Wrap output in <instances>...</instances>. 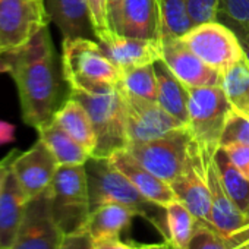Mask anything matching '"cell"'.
I'll list each match as a JSON object with an SVG mask.
<instances>
[{
  "label": "cell",
  "instance_id": "cell-1",
  "mask_svg": "<svg viewBox=\"0 0 249 249\" xmlns=\"http://www.w3.org/2000/svg\"><path fill=\"white\" fill-rule=\"evenodd\" d=\"M0 73H9L19 97L22 120L40 129L50 123L60 104V71L49 25L28 43L0 54Z\"/></svg>",
  "mask_w": 249,
  "mask_h": 249
},
{
  "label": "cell",
  "instance_id": "cell-2",
  "mask_svg": "<svg viewBox=\"0 0 249 249\" xmlns=\"http://www.w3.org/2000/svg\"><path fill=\"white\" fill-rule=\"evenodd\" d=\"M91 211L106 204H120L132 208L138 215L153 223L169 242L166 210L151 201L120 173L108 159L89 157L85 163Z\"/></svg>",
  "mask_w": 249,
  "mask_h": 249
},
{
  "label": "cell",
  "instance_id": "cell-3",
  "mask_svg": "<svg viewBox=\"0 0 249 249\" xmlns=\"http://www.w3.org/2000/svg\"><path fill=\"white\" fill-rule=\"evenodd\" d=\"M62 75L71 91L95 94L117 87L122 72L91 38H63Z\"/></svg>",
  "mask_w": 249,
  "mask_h": 249
},
{
  "label": "cell",
  "instance_id": "cell-4",
  "mask_svg": "<svg viewBox=\"0 0 249 249\" xmlns=\"http://www.w3.org/2000/svg\"><path fill=\"white\" fill-rule=\"evenodd\" d=\"M69 97L78 100L85 107L92 122L97 148L91 157L108 159L116 151L129 145L126 104L119 85L95 94L71 91Z\"/></svg>",
  "mask_w": 249,
  "mask_h": 249
},
{
  "label": "cell",
  "instance_id": "cell-5",
  "mask_svg": "<svg viewBox=\"0 0 249 249\" xmlns=\"http://www.w3.org/2000/svg\"><path fill=\"white\" fill-rule=\"evenodd\" d=\"M188 128L199 148L204 164H207L220 148L221 135L233 106L220 85L188 88Z\"/></svg>",
  "mask_w": 249,
  "mask_h": 249
},
{
  "label": "cell",
  "instance_id": "cell-6",
  "mask_svg": "<svg viewBox=\"0 0 249 249\" xmlns=\"http://www.w3.org/2000/svg\"><path fill=\"white\" fill-rule=\"evenodd\" d=\"M47 195L52 215L63 234L87 230L91 207L85 164L59 166Z\"/></svg>",
  "mask_w": 249,
  "mask_h": 249
},
{
  "label": "cell",
  "instance_id": "cell-7",
  "mask_svg": "<svg viewBox=\"0 0 249 249\" xmlns=\"http://www.w3.org/2000/svg\"><path fill=\"white\" fill-rule=\"evenodd\" d=\"M126 150L144 167L167 183L178 179L195 160L202 159L188 126L150 142L129 144Z\"/></svg>",
  "mask_w": 249,
  "mask_h": 249
},
{
  "label": "cell",
  "instance_id": "cell-8",
  "mask_svg": "<svg viewBox=\"0 0 249 249\" xmlns=\"http://www.w3.org/2000/svg\"><path fill=\"white\" fill-rule=\"evenodd\" d=\"M182 41L201 60L220 73L245 57L243 47L236 34L218 21L195 25L182 37Z\"/></svg>",
  "mask_w": 249,
  "mask_h": 249
},
{
  "label": "cell",
  "instance_id": "cell-9",
  "mask_svg": "<svg viewBox=\"0 0 249 249\" xmlns=\"http://www.w3.org/2000/svg\"><path fill=\"white\" fill-rule=\"evenodd\" d=\"M49 24L44 0H0V47L3 52L28 43Z\"/></svg>",
  "mask_w": 249,
  "mask_h": 249
},
{
  "label": "cell",
  "instance_id": "cell-10",
  "mask_svg": "<svg viewBox=\"0 0 249 249\" xmlns=\"http://www.w3.org/2000/svg\"><path fill=\"white\" fill-rule=\"evenodd\" d=\"M120 87V85H119ZM122 89V88H120ZM126 104L129 144L150 142L188 124L169 114L157 101H150L122 89Z\"/></svg>",
  "mask_w": 249,
  "mask_h": 249
},
{
  "label": "cell",
  "instance_id": "cell-11",
  "mask_svg": "<svg viewBox=\"0 0 249 249\" xmlns=\"http://www.w3.org/2000/svg\"><path fill=\"white\" fill-rule=\"evenodd\" d=\"M63 233L56 224L47 191L27 202L22 224L9 249H59Z\"/></svg>",
  "mask_w": 249,
  "mask_h": 249
},
{
  "label": "cell",
  "instance_id": "cell-12",
  "mask_svg": "<svg viewBox=\"0 0 249 249\" xmlns=\"http://www.w3.org/2000/svg\"><path fill=\"white\" fill-rule=\"evenodd\" d=\"M57 169L59 163L56 157L38 138L30 150L17 154L11 170L30 201L49 189Z\"/></svg>",
  "mask_w": 249,
  "mask_h": 249
},
{
  "label": "cell",
  "instance_id": "cell-13",
  "mask_svg": "<svg viewBox=\"0 0 249 249\" xmlns=\"http://www.w3.org/2000/svg\"><path fill=\"white\" fill-rule=\"evenodd\" d=\"M161 60L188 88L220 85L221 73L201 60L182 38H163Z\"/></svg>",
  "mask_w": 249,
  "mask_h": 249
},
{
  "label": "cell",
  "instance_id": "cell-14",
  "mask_svg": "<svg viewBox=\"0 0 249 249\" xmlns=\"http://www.w3.org/2000/svg\"><path fill=\"white\" fill-rule=\"evenodd\" d=\"M97 43L120 72L151 65L161 59L160 40H144L110 34L106 38L97 40Z\"/></svg>",
  "mask_w": 249,
  "mask_h": 249
},
{
  "label": "cell",
  "instance_id": "cell-15",
  "mask_svg": "<svg viewBox=\"0 0 249 249\" xmlns=\"http://www.w3.org/2000/svg\"><path fill=\"white\" fill-rule=\"evenodd\" d=\"M108 160L148 201L160 207H166L176 199L170 183L164 182L144 167L126 148L116 151L111 157H108Z\"/></svg>",
  "mask_w": 249,
  "mask_h": 249
},
{
  "label": "cell",
  "instance_id": "cell-16",
  "mask_svg": "<svg viewBox=\"0 0 249 249\" xmlns=\"http://www.w3.org/2000/svg\"><path fill=\"white\" fill-rule=\"evenodd\" d=\"M176 199L180 201L196 220L211 224V194L202 159L195 160L178 179L170 183Z\"/></svg>",
  "mask_w": 249,
  "mask_h": 249
},
{
  "label": "cell",
  "instance_id": "cell-17",
  "mask_svg": "<svg viewBox=\"0 0 249 249\" xmlns=\"http://www.w3.org/2000/svg\"><path fill=\"white\" fill-rule=\"evenodd\" d=\"M120 36L161 40L160 0H123Z\"/></svg>",
  "mask_w": 249,
  "mask_h": 249
},
{
  "label": "cell",
  "instance_id": "cell-18",
  "mask_svg": "<svg viewBox=\"0 0 249 249\" xmlns=\"http://www.w3.org/2000/svg\"><path fill=\"white\" fill-rule=\"evenodd\" d=\"M205 176L211 194V226L221 236L229 237L231 233L246 224V217L226 192L214 159L205 164Z\"/></svg>",
  "mask_w": 249,
  "mask_h": 249
},
{
  "label": "cell",
  "instance_id": "cell-19",
  "mask_svg": "<svg viewBox=\"0 0 249 249\" xmlns=\"http://www.w3.org/2000/svg\"><path fill=\"white\" fill-rule=\"evenodd\" d=\"M44 6L63 38L95 37L87 0H44Z\"/></svg>",
  "mask_w": 249,
  "mask_h": 249
},
{
  "label": "cell",
  "instance_id": "cell-20",
  "mask_svg": "<svg viewBox=\"0 0 249 249\" xmlns=\"http://www.w3.org/2000/svg\"><path fill=\"white\" fill-rule=\"evenodd\" d=\"M27 202L28 199L11 170L0 194V249H9L14 245L24 220Z\"/></svg>",
  "mask_w": 249,
  "mask_h": 249
},
{
  "label": "cell",
  "instance_id": "cell-21",
  "mask_svg": "<svg viewBox=\"0 0 249 249\" xmlns=\"http://www.w3.org/2000/svg\"><path fill=\"white\" fill-rule=\"evenodd\" d=\"M53 122L81 144L91 156L97 148V135L85 107L75 98L68 97L54 113Z\"/></svg>",
  "mask_w": 249,
  "mask_h": 249
},
{
  "label": "cell",
  "instance_id": "cell-22",
  "mask_svg": "<svg viewBox=\"0 0 249 249\" xmlns=\"http://www.w3.org/2000/svg\"><path fill=\"white\" fill-rule=\"evenodd\" d=\"M157 73V103L163 107L169 114L176 117L178 120L188 124V100L189 91L188 87L183 85L166 66V63L160 59L154 63Z\"/></svg>",
  "mask_w": 249,
  "mask_h": 249
},
{
  "label": "cell",
  "instance_id": "cell-23",
  "mask_svg": "<svg viewBox=\"0 0 249 249\" xmlns=\"http://www.w3.org/2000/svg\"><path fill=\"white\" fill-rule=\"evenodd\" d=\"M137 215L138 214L129 207L120 204H106L91 211L87 230L95 242L117 239Z\"/></svg>",
  "mask_w": 249,
  "mask_h": 249
},
{
  "label": "cell",
  "instance_id": "cell-24",
  "mask_svg": "<svg viewBox=\"0 0 249 249\" xmlns=\"http://www.w3.org/2000/svg\"><path fill=\"white\" fill-rule=\"evenodd\" d=\"M37 132L38 138L56 157L59 166H82L91 157V154L81 144L68 135L53 120L37 129Z\"/></svg>",
  "mask_w": 249,
  "mask_h": 249
},
{
  "label": "cell",
  "instance_id": "cell-25",
  "mask_svg": "<svg viewBox=\"0 0 249 249\" xmlns=\"http://www.w3.org/2000/svg\"><path fill=\"white\" fill-rule=\"evenodd\" d=\"M214 163L226 192L236 204V207L243 214H246V211L249 210V179H246L237 170V167L231 163L230 157L223 148H218L215 151Z\"/></svg>",
  "mask_w": 249,
  "mask_h": 249
},
{
  "label": "cell",
  "instance_id": "cell-26",
  "mask_svg": "<svg viewBox=\"0 0 249 249\" xmlns=\"http://www.w3.org/2000/svg\"><path fill=\"white\" fill-rule=\"evenodd\" d=\"M220 87L233 110L246 114L249 110V63L245 57L221 73Z\"/></svg>",
  "mask_w": 249,
  "mask_h": 249
},
{
  "label": "cell",
  "instance_id": "cell-27",
  "mask_svg": "<svg viewBox=\"0 0 249 249\" xmlns=\"http://www.w3.org/2000/svg\"><path fill=\"white\" fill-rule=\"evenodd\" d=\"M164 210H166L169 242L172 243L173 249H185L196 230L198 220L178 199L167 204Z\"/></svg>",
  "mask_w": 249,
  "mask_h": 249
},
{
  "label": "cell",
  "instance_id": "cell-28",
  "mask_svg": "<svg viewBox=\"0 0 249 249\" xmlns=\"http://www.w3.org/2000/svg\"><path fill=\"white\" fill-rule=\"evenodd\" d=\"M161 6V40L182 38L192 30L194 21L189 15L188 0H160Z\"/></svg>",
  "mask_w": 249,
  "mask_h": 249
},
{
  "label": "cell",
  "instance_id": "cell-29",
  "mask_svg": "<svg viewBox=\"0 0 249 249\" xmlns=\"http://www.w3.org/2000/svg\"><path fill=\"white\" fill-rule=\"evenodd\" d=\"M230 28L240 44H249V0H218L217 18Z\"/></svg>",
  "mask_w": 249,
  "mask_h": 249
},
{
  "label": "cell",
  "instance_id": "cell-30",
  "mask_svg": "<svg viewBox=\"0 0 249 249\" xmlns=\"http://www.w3.org/2000/svg\"><path fill=\"white\" fill-rule=\"evenodd\" d=\"M119 85L122 89L132 95L150 101H157L159 85H157V73H156L154 63L122 72V79Z\"/></svg>",
  "mask_w": 249,
  "mask_h": 249
},
{
  "label": "cell",
  "instance_id": "cell-31",
  "mask_svg": "<svg viewBox=\"0 0 249 249\" xmlns=\"http://www.w3.org/2000/svg\"><path fill=\"white\" fill-rule=\"evenodd\" d=\"M233 144L249 145V116L233 110L226 122L220 147Z\"/></svg>",
  "mask_w": 249,
  "mask_h": 249
},
{
  "label": "cell",
  "instance_id": "cell-32",
  "mask_svg": "<svg viewBox=\"0 0 249 249\" xmlns=\"http://www.w3.org/2000/svg\"><path fill=\"white\" fill-rule=\"evenodd\" d=\"M185 249H230L227 239L211 224L198 220L196 230Z\"/></svg>",
  "mask_w": 249,
  "mask_h": 249
},
{
  "label": "cell",
  "instance_id": "cell-33",
  "mask_svg": "<svg viewBox=\"0 0 249 249\" xmlns=\"http://www.w3.org/2000/svg\"><path fill=\"white\" fill-rule=\"evenodd\" d=\"M91 24L97 40L111 34L108 22V0H87Z\"/></svg>",
  "mask_w": 249,
  "mask_h": 249
},
{
  "label": "cell",
  "instance_id": "cell-34",
  "mask_svg": "<svg viewBox=\"0 0 249 249\" xmlns=\"http://www.w3.org/2000/svg\"><path fill=\"white\" fill-rule=\"evenodd\" d=\"M217 8L218 0H188V9L194 25L215 21Z\"/></svg>",
  "mask_w": 249,
  "mask_h": 249
},
{
  "label": "cell",
  "instance_id": "cell-35",
  "mask_svg": "<svg viewBox=\"0 0 249 249\" xmlns=\"http://www.w3.org/2000/svg\"><path fill=\"white\" fill-rule=\"evenodd\" d=\"M223 148L227 156L230 157L231 163L237 167V170L249 179V145H240V144H233L227 147H220Z\"/></svg>",
  "mask_w": 249,
  "mask_h": 249
},
{
  "label": "cell",
  "instance_id": "cell-36",
  "mask_svg": "<svg viewBox=\"0 0 249 249\" xmlns=\"http://www.w3.org/2000/svg\"><path fill=\"white\" fill-rule=\"evenodd\" d=\"M59 249H95V240L88 230L63 234Z\"/></svg>",
  "mask_w": 249,
  "mask_h": 249
},
{
  "label": "cell",
  "instance_id": "cell-37",
  "mask_svg": "<svg viewBox=\"0 0 249 249\" xmlns=\"http://www.w3.org/2000/svg\"><path fill=\"white\" fill-rule=\"evenodd\" d=\"M122 6H123V0H108V22H110L111 34L120 36Z\"/></svg>",
  "mask_w": 249,
  "mask_h": 249
},
{
  "label": "cell",
  "instance_id": "cell-38",
  "mask_svg": "<svg viewBox=\"0 0 249 249\" xmlns=\"http://www.w3.org/2000/svg\"><path fill=\"white\" fill-rule=\"evenodd\" d=\"M226 239H227L230 249H239L245 246L246 243H249V224H245L243 227L237 229L234 233H231Z\"/></svg>",
  "mask_w": 249,
  "mask_h": 249
},
{
  "label": "cell",
  "instance_id": "cell-39",
  "mask_svg": "<svg viewBox=\"0 0 249 249\" xmlns=\"http://www.w3.org/2000/svg\"><path fill=\"white\" fill-rule=\"evenodd\" d=\"M17 140V128L15 124L6 122V120H0V147L8 145L15 142Z\"/></svg>",
  "mask_w": 249,
  "mask_h": 249
},
{
  "label": "cell",
  "instance_id": "cell-40",
  "mask_svg": "<svg viewBox=\"0 0 249 249\" xmlns=\"http://www.w3.org/2000/svg\"><path fill=\"white\" fill-rule=\"evenodd\" d=\"M18 153H19V150H12L8 156H5L2 160H0V194H2L5 180H6V178H8L9 172H11L12 161H14V159L17 157Z\"/></svg>",
  "mask_w": 249,
  "mask_h": 249
},
{
  "label": "cell",
  "instance_id": "cell-41",
  "mask_svg": "<svg viewBox=\"0 0 249 249\" xmlns=\"http://www.w3.org/2000/svg\"><path fill=\"white\" fill-rule=\"evenodd\" d=\"M95 249H131L129 243H123L120 239H106V240H97Z\"/></svg>",
  "mask_w": 249,
  "mask_h": 249
},
{
  "label": "cell",
  "instance_id": "cell-42",
  "mask_svg": "<svg viewBox=\"0 0 249 249\" xmlns=\"http://www.w3.org/2000/svg\"><path fill=\"white\" fill-rule=\"evenodd\" d=\"M131 249H173L170 242L159 243V245H129Z\"/></svg>",
  "mask_w": 249,
  "mask_h": 249
},
{
  "label": "cell",
  "instance_id": "cell-43",
  "mask_svg": "<svg viewBox=\"0 0 249 249\" xmlns=\"http://www.w3.org/2000/svg\"><path fill=\"white\" fill-rule=\"evenodd\" d=\"M243 47V52H245V59L248 60V63H249V44H245V46H242Z\"/></svg>",
  "mask_w": 249,
  "mask_h": 249
},
{
  "label": "cell",
  "instance_id": "cell-44",
  "mask_svg": "<svg viewBox=\"0 0 249 249\" xmlns=\"http://www.w3.org/2000/svg\"><path fill=\"white\" fill-rule=\"evenodd\" d=\"M245 217H246V224H249V210L246 211V214H245ZM243 227V226H242Z\"/></svg>",
  "mask_w": 249,
  "mask_h": 249
},
{
  "label": "cell",
  "instance_id": "cell-45",
  "mask_svg": "<svg viewBox=\"0 0 249 249\" xmlns=\"http://www.w3.org/2000/svg\"><path fill=\"white\" fill-rule=\"evenodd\" d=\"M239 249H249V243H246L245 246H242V248H239Z\"/></svg>",
  "mask_w": 249,
  "mask_h": 249
},
{
  "label": "cell",
  "instance_id": "cell-46",
  "mask_svg": "<svg viewBox=\"0 0 249 249\" xmlns=\"http://www.w3.org/2000/svg\"><path fill=\"white\" fill-rule=\"evenodd\" d=\"M2 53H3V49H2V47H0V54H2Z\"/></svg>",
  "mask_w": 249,
  "mask_h": 249
},
{
  "label": "cell",
  "instance_id": "cell-47",
  "mask_svg": "<svg viewBox=\"0 0 249 249\" xmlns=\"http://www.w3.org/2000/svg\"><path fill=\"white\" fill-rule=\"evenodd\" d=\"M246 114H248V116H249V110H248V113H246Z\"/></svg>",
  "mask_w": 249,
  "mask_h": 249
}]
</instances>
